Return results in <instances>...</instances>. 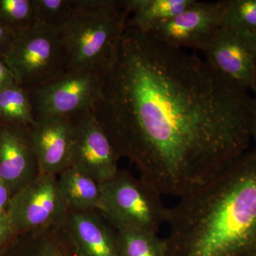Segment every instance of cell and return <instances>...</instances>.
Wrapping results in <instances>:
<instances>
[{
    "mask_svg": "<svg viewBox=\"0 0 256 256\" xmlns=\"http://www.w3.org/2000/svg\"><path fill=\"white\" fill-rule=\"evenodd\" d=\"M252 104L205 60L127 28L94 112L120 159L180 198L248 150Z\"/></svg>",
    "mask_w": 256,
    "mask_h": 256,
    "instance_id": "obj_1",
    "label": "cell"
},
{
    "mask_svg": "<svg viewBox=\"0 0 256 256\" xmlns=\"http://www.w3.org/2000/svg\"><path fill=\"white\" fill-rule=\"evenodd\" d=\"M168 256H256V146L169 210Z\"/></svg>",
    "mask_w": 256,
    "mask_h": 256,
    "instance_id": "obj_2",
    "label": "cell"
},
{
    "mask_svg": "<svg viewBox=\"0 0 256 256\" xmlns=\"http://www.w3.org/2000/svg\"><path fill=\"white\" fill-rule=\"evenodd\" d=\"M129 16L126 0H74L72 18L60 28L68 70L108 68Z\"/></svg>",
    "mask_w": 256,
    "mask_h": 256,
    "instance_id": "obj_3",
    "label": "cell"
},
{
    "mask_svg": "<svg viewBox=\"0 0 256 256\" xmlns=\"http://www.w3.org/2000/svg\"><path fill=\"white\" fill-rule=\"evenodd\" d=\"M99 210L116 228L141 229L158 234L166 223L170 208L162 195L143 180L120 170L100 184Z\"/></svg>",
    "mask_w": 256,
    "mask_h": 256,
    "instance_id": "obj_4",
    "label": "cell"
},
{
    "mask_svg": "<svg viewBox=\"0 0 256 256\" xmlns=\"http://www.w3.org/2000/svg\"><path fill=\"white\" fill-rule=\"evenodd\" d=\"M3 60L15 84L28 90L68 72V60L60 28L35 23L16 32Z\"/></svg>",
    "mask_w": 256,
    "mask_h": 256,
    "instance_id": "obj_5",
    "label": "cell"
},
{
    "mask_svg": "<svg viewBox=\"0 0 256 256\" xmlns=\"http://www.w3.org/2000/svg\"><path fill=\"white\" fill-rule=\"evenodd\" d=\"M104 72L70 70L28 89L35 118H72L94 111L102 90Z\"/></svg>",
    "mask_w": 256,
    "mask_h": 256,
    "instance_id": "obj_6",
    "label": "cell"
},
{
    "mask_svg": "<svg viewBox=\"0 0 256 256\" xmlns=\"http://www.w3.org/2000/svg\"><path fill=\"white\" fill-rule=\"evenodd\" d=\"M203 53L222 80L248 92L256 89V35L223 24Z\"/></svg>",
    "mask_w": 256,
    "mask_h": 256,
    "instance_id": "obj_7",
    "label": "cell"
},
{
    "mask_svg": "<svg viewBox=\"0 0 256 256\" xmlns=\"http://www.w3.org/2000/svg\"><path fill=\"white\" fill-rule=\"evenodd\" d=\"M68 210L57 186V176L40 174L10 198L6 214L18 234L63 223Z\"/></svg>",
    "mask_w": 256,
    "mask_h": 256,
    "instance_id": "obj_8",
    "label": "cell"
},
{
    "mask_svg": "<svg viewBox=\"0 0 256 256\" xmlns=\"http://www.w3.org/2000/svg\"><path fill=\"white\" fill-rule=\"evenodd\" d=\"M74 141L70 166L99 184L114 178L120 158L94 111L72 117Z\"/></svg>",
    "mask_w": 256,
    "mask_h": 256,
    "instance_id": "obj_9",
    "label": "cell"
},
{
    "mask_svg": "<svg viewBox=\"0 0 256 256\" xmlns=\"http://www.w3.org/2000/svg\"><path fill=\"white\" fill-rule=\"evenodd\" d=\"M223 24V2L194 0L181 14L161 24L149 34L174 48L203 52Z\"/></svg>",
    "mask_w": 256,
    "mask_h": 256,
    "instance_id": "obj_10",
    "label": "cell"
},
{
    "mask_svg": "<svg viewBox=\"0 0 256 256\" xmlns=\"http://www.w3.org/2000/svg\"><path fill=\"white\" fill-rule=\"evenodd\" d=\"M28 129L41 174L58 176L70 166L74 141L72 118H37Z\"/></svg>",
    "mask_w": 256,
    "mask_h": 256,
    "instance_id": "obj_11",
    "label": "cell"
},
{
    "mask_svg": "<svg viewBox=\"0 0 256 256\" xmlns=\"http://www.w3.org/2000/svg\"><path fill=\"white\" fill-rule=\"evenodd\" d=\"M28 127L12 124L0 126V176L12 195L41 174Z\"/></svg>",
    "mask_w": 256,
    "mask_h": 256,
    "instance_id": "obj_12",
    "label": "cell"
},
{
    "mask_svg": "<svg viewBox=\"0 0 256 256\" xmlns=\"http://www.w3.org/2000/svg\"><path fill=\"white\" fill-rule=\"evenodd\" d=\"M64 226L82 256H120L117 232L99 210L68 212Z\"/></svg>",
    "mask_w": 256,
    "mask_h": 256,
    "instance_id": "obj_13",
    "label": "cell"
},
{
    "mask_svg": "<svg viewBox=\"0 0 256 256\" xmlns=\"http://www.w3.org/2000/svg\"><path fill=\"white\" fill-rule=\"evenodd\" d=\"M57 186L68 212L99 210L100 184L68 166L57 176Z\"/></svg>",
    "mask_w": 256,
    "mask_h": 256,
    "instance_id": "obj_14",
    "label": "cell"
},
{
    "mask_svg": "<svg viewBox=\"0 0 256 256\" xmlns=\"http://www.w3.org/2000/svg\"><path fill=\"white\" fill-rule=\"evenodd\" d=\"M130 16L126 28L150 34L161 24L178 16L194 0H126Z\"/></svg>",
    "mask_w": 256,
    "mask_h": 256,
    "instance_id": "obj_15",
    "label": "cell"
},
{
    "mask_svg": "<svg viewBox=\"0 0 256 256\" xmlns=\"http://www.w3.org/2000/svg\"><path fill=\"white\" fill-rule=\"evenodd\" d=\"M28 233L30 240L28 256H82L64 222L50 228Z\"/></svg>",
    "mask_w": 256,
    "mask_h": 256,
    "instance_id": "obj_16",
    "label": "cell"
},
{
    "mask_svg": "<svg viewBox=\"0 0 256 256\" xmlns=\"http://www.w3.org/2000/svg\"><path fill=\"white\" fill-rule=\"evenodd\" d=\"M120 256H168L165 240L141 229L116 228Z\"/></svg>",
    "mask_w": 256,
    "mask_h": 256,
    "instance_id": "obj_17",
    "label": "cell"
},
{
    "mask_svg": "<svg viewBox=\"0 0 256 256\" xmlns=\"http://www.w3.org/2000/svg\"><path fill=\"white\" fill-rule=\"evenodd\" d=\"M0 118L8 124L26 126L36 121L26 89L14 84L0 92Z\"/></svg>",
    "mask_w": 256,
    "mask_h": 256,
    "instance_id": "obj_18",
    "label": "cell"
},
{
    "mask_svg": "<svg viewBox=\"0 0 256 256\" xmlns=\"http://www.w3.org/2000/svg\"><path fill=\"white\" fill-rule=\"evenodd\" d=\"M36 23L34 0H0V24L14 33Z\"/></svg>",
    "mask_w": 256,
    "mask_h": 256,
    "instance_id": "obj_19",
    "label": "cell"
},
{
    "mask_svg": "<svg viewBox=\"0 0 256 256\" xmlns=\"http://www.w3.org/2000/svg\"><path fill=\"white\" fill-rule=\"evenodd\" d=\"M36 23L60 28L73 14L74 0H34Z\"/></svg>",
    "mask_w": 256,
    "mask_h": 256,
    "instance_id": "obj_20",
    "label": "cell"
},
{
    "mask_svg": "<svg viewBox=\"0 0 256 256\" xmlns=\"http://www.w3.org/2000/svg\"><path fill=\"white\" fill-rule=\"evenodd\" d=\"M224 23L256 35V0H222Z\"/></svg>",
    "mask_w": 256,
    "mask_h": 256,
    "instance_id": "obj_21",
    "label": "cell"
},
{
    "mask_svg": "<svg viewBox=\"0 0 256 256\" xmlns=\"http://www.w3.org/2000/svg\"><path fill=\"white\" fill-rule=\"evenodd\" d=\"M18 235L6 212L0 214V248Z\"/></svg>",
    "mask_w": 256,
    "mask_h": 256,
    "instance_id": "obj_22",
    "label": "cell"
},
{
    "mask_svg": "<svg viewBox=\"0 0 256 256\" xmlns=\"http://www.w3.org/2000/svg\"><path fill=\"white\" fill-rule=\"evenodd\" d=\"M15 84L14 76L3 58H0V92Z\"/></svg>",
    "mask_w": 256,
    "mask_h": 256,
    "instance_id": "obj_23",
    "label": "cell"
},
{
    "mask_svg": "<svg viewBox=\"0 0 256 256\" xmlns=\"http://www.w3.org/2000/svg\"><path fill=\"white\" fill-rule=\"evenodd\" d=\"M14 34V32L0 24V58H4L9 50Z\"/></svg>",
    "mask_w": 256,
    "mask_h": 256,
    "instance_id": "obj_24",
    "label": "cell"
},
{
    "mask_svg": "<svg viewBox=\"0 0 256 256\" xmlns=\"http://www.w3.org/2000/svg\"><path fill=\"white\" fill-rule=\"evenodd\" d=\"M11 196V192L8 184L0 176V214L6 212Z\"/></svg>",
    "mask_w": 256,
    "mask_h": 256,
    "instance_id": "obj_25",
    "label": "cell"
},
{
    "mask_svg": "<svg viewBox=\"0 0 256 256\" xmlns=\"http://www.w3.org/2000/svg\"><path fill=\"white\" fill-rule=\"evenodd\" d=\"M254 92V104H252V124H250V134L252 139L255 142L256 146V89Z\"/></svg>",
    "mask_w": 256,
    "mask_h": 256,
    "instance_id": "obj_26",
    "label": "cell"
}]
</instances>
